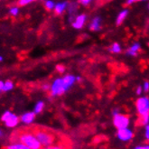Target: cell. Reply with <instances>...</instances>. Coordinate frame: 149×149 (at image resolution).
Returning a JSON list of instances; mask_svg holds the SVG:
<instances>
[{"mask_svg":"<svg viewBox=\"0 0 149 149\" xmlns=\"http://www.w3.org/2000/svg\"><path fill=\"white\" fill-rule=\"evenodd\" d=\"M10 140L13 143H21L31 149H42L43 146L30 128L16 130L12 134Z\"/></svg>","mask_w":149,"mask_h":149,"instance_id":"1","label":"cell"},{"mask_svg":"<svg viewBox=\"0 0 149 149\" xmlns=\"http://www.w3.org/2000/svg\"><path fill=\"white\" fill-rule=\"evenodd\" d=\"M4 85H5V83L3 81L0 82V90H1V91H3V90H4Z\"/></svg>","mask_w":149,"mask_h":149,"instance_id":"34","label":"cell"},{"mask_svg":"<svg viewBox=\"0 0 149 149\" xmlns=\"http://www.w3.org/2000/svg\"><path fill=\"white\" fill-rule=\"evenodd\" d=\"M3 149H31V148L21 143H12L11 145H8L3 147Z\"/></svg>","mask_w":149,"mask_h":149,"instance_id":"11","label":"cell"},{"mask_svg":"<svg viewBox=\"0 0 149 149\" xmlns=\"http://www.w3.org/2000/svg\"><path fill=\"white\" fill-rule=\"evenodd\" d=\"M42 149H69V147L65 145V143H62V144L52 146L45 147V148H42Z\"/></svg>","mask_w":149,"mask_h":149,"instance_id":"17","label":"cell"},{"mask_svg":"<svg viewBox=\"0 0 149 149\" xmlns=\"http://www.w3.org/2000/svg\"><path fill=\"white\" fill-rule=\"evenodd\" d=\"M68 88L66 87L63 79H57L54 81L52 87H51V95L52 96H57V95H62L63 94Z\"/></svg>","mask_w":149,"mask_h":149,"instance_id":"3","label":"cell"},{"mask_svg":"<svg viewBox=\"0 0 149 149\" xmlns=\"http://www.w3.org/2000/svg\"><path fill=\"white\" fill-rule=\"evenodd\" d=\"M127 55H130V56H136V52H133V51H131V50H128L127 52Z\"/></svg>","mask_w":149,"mask_h":149,"instance_id":"30","label":"cell"},{"mask_svg":"<svg viewBox=\"0 0 149 149\" xmlns=\"http://www.w3.org/2000/svg\"><path fill=\"white\" fill-rule=\"evenodd\" d=\"M67 7V3L66 2H63V3H58L55 5V7H54V11L56 14L60 15L62 14Z\"/></svg>","mask_w":149,"mask_h":149,"instance_id":"13","label":"cell"},{"mask_svg":"<svg viewBox=\"0 0 149 149\" xmlns=\"http://www.w3.org/2000/svg\"><path fill=\"white\" fill-rule=\"evenodd\" d=\"M30 129L34 134V136H36L38 141L41 143L43 148L63 143L60 139L62 136L59 137L57 135H55V132H54V131H51L49 129H45L42 127H31Z\"/></svg>","mask_w":149,"mask_h":149,"instance_id":"2","label":"cell"},{"mask_svg":"<svg viewBox=\"0 0 149 149\" xmlns=\"http://www.w3.org/2000/svg\"><path fill=\"white\" fill-rule=\"evenodd\" d=\"M12 115V113L11 112H9V111H6V112H5L4 113V115L2 116V120L4 121V122H6L8 118H10V116Z\"/></svg>","mask_w":149,"mask_h":149,"instance_id":"23","label":"cell"},{"mask_svg":"<svg viewBox=\"0 0 149 149\" xmlns=\"http://www.w3.org/2000/svg\"><path fill=\"white\" fill-rule=\"evenodd\" d=\"M45 7L47 10H52L55 7V4L52 1V0H46L45 2Z\"/></svg>","mask_w":149,"mask_h":149,"instance_id":"21","label":"cell"},{"mask_svg":"<svg viewBox=\"0 0 149 149\" xmlns=\"http://www.w3.org/2000/svg\"><path fill=\"white\" fill-rule=\"evenodd\" d=\"M91 1H92V0H80V3H81V5L87 6V5H89Z\"/></svg>","mask_w":149,"mask_h":149,"instance_id":"28","label":"cell"},{"mask_svg":"<svg viewBox=\"0 0 149 149\" xmlns=\"http://www.w3.org/2000/svg\"><path fill=\"white\" fill-rule=\"evenodd\" d=\"M146 137L149 140V126H146Z\"/></svg>","mask_w":149,"mask_h":149,"instance_id":"31","label":"cell"},{"mask_svg":"<svg viewBox=\"0 0 149 149\" xmlns=\"http://www.w3.org/2000/svg\"><path fill=\"white\" fill-rule=\"evenodd\" d=\"M56 70L59 72H64V67L63 65H57L56 66Z\"/></svg>","mask_w":149,"mask_h":149,"instance_id":"27","label":"cell"},{"mask_svg":"<svg viewBox=\"0 0 149 149\" xmlns=\"http://www.w3.org/2000/svg\"><path fill=\"white\" fill-rule=\"evenodd\" d=\"M33 1H36V0H19V2H18V5L23 6H25V5H28Z\"/></svg>","mask_w":149,"mask_h":149,"instance_id":"22","label":"cell"},{"mask_svg":"<svg viewBox=\"0 0 149 149\" xmlns=\"http://www.w3.org/2000/svg\"><path fill=\"white\" fill-rule=\"evenodd\" d=\"M85 21H86V15H80L75 18L74 22L72 23V26L76 29H81L84 25Z\"/></svg>","mask_w":149,"mask_h":149,"instance_id":"7","label":"cell"},{"mask_svg":"<svg viewBox=\"0 0 149 149\" xmlns=\"http://www.w3.org/2000/svg\"><path fill=\"white\" fill-rule=\"evenodd\" d=\"M13 87H14V84L12 81H7L5 82V85H4V90L3 91H10L13 89Z\"/></svg>","mask_w":149,"mask_h":149,"instance_id":"19","label":"cell"},{"mask_svg":"<svg viewBox=\"0 0 149 149\" xmlns=\"http://www.w3.org/2000/svg\"><path fill=\"white\" fill-rule=\"evenodd\" d=\"M18 120H19L18 118H17L15 115H14V114H12L10 118L6 121V126L8 127H14L17 125V123H18Z\"/></svg>","mask_w":149,"mask_h":149,"instance_id":"9","label":"cell"},{"mask_svg":"<svg viewBox=\"0 0 149 149\" xmlns=\"http://www.w3.org/2000/svg\"><path fill=\"white\" fill-rule=\"evenodd\" d=\"M136 109L139 113V115H145V114L149 113V100L146 97H142L137 100Z\"/></svg>","mask_w":149,"mask_h":149,"instance_id":"4","label":"cell"},{"mask_svg":"<svg viewBox=\"0 0 149 149\" xmlns=\"http://www.w3.org/2000/svg\"><path fill=\"white\" fill-rule=\"evenodd\" d=\"M68 8H69L70 15H74L75 12L78 9V5L76 3H72V4H70V6H68Z\"/></svg>","mask_w":149,"mask_h":149,"instance_id":"16","label":"cell"},{"mask_svg":"<svg viewBox=\"0 0 149 149\" xmlns=\"http://www.w3.org/2000/svg\"><path fill=\"white\" fill-rule=\"evenodd\" d=\"M133 133L132 131H130L128 128L125 127V128H120L118 131V136L119 139L123 140V141H128L131 138L133 137Z\"/></svg>","mask_w":149,"mask_h":149,"instance_id":"6","label":"cell"},{"mask_svg":"<svg viewBox=\"0 0 149 149\" xmlns=\"http://www.w3.org/2000/svg\"><path fill=\"white\" fill-rule=\"evenodd\" d=\"M36 112H29V113H25L24 115L22 116V121L24 123L26 124H30L33 122V120L34 119V117H36Z\"/></svg>","mask_w":149,"mask_h":149,"instance_id":"8","label":"cell"},{"mask_svg":"<svg viewBox=\"0 0 149 149\" xmlns=\"http://www.w3.org/2000/svg\"><path fill=\"white\" fill-rule=\"evenodd\" d=\"M100 23H101V19L100 17L97 16L92 20L91 25H90V29L92 31H98L100 28Z\"/></svg>","mask_w":149,"mask_h":149,"instance_id":"10","label":"cell"},{"mask_svg":"<svg viewBox=\"0 0 149 149\" xmlns=\"http://www.w3.org/2000/svg\"><path fill=\"white\" fill-rule=\"evenodd\" d=\"M135 149H149V146H137Z\"/></svg>","mask_w":149,"mask_h":149,"instance_id":"33","label":"cell"},{"mask_svg":"<svg viewBox=\"0 0 149 149\" xmlns=\"http://www.w3.org/2000/svg\"><path fill=\"white\" fill-rule=\"evenodd\" d=\"M142 89H143V88H142V86H139L138 88H137V89H136V94H141V92H142Z\"/></svg>","mask_w":149,"mask_h":149,"instance_id":"32","label":"cell"},{"mask_svg":"<svg viewBox=\"0 0 149 149\" xmlns=\"http://www.w3.org/2000/svg\"><path fill=\"white\" fill-rule=\"evenodd\" d=\"M43 107H45V103H43L42 101H39V102L36 104V108H34V112H36V114H37V113H40V112L42 110Z\"/></svg>","mask_w":149,"mask_h":149,"instance_id":"20","label":"cell"},{"mask_svg":"<svg viewBox=\"0 0 149 149\" xmlns=\"http://www.w3.org/2000/svg\"><path fill=\"white\" fill-rule=\"evenodd\" d=\"M18 7H13V8H11L10 9V11H9V13L12 15H16L17 14H18Z\"/></svg>","mask_w":149,"mask_h":149,"instance_id":"25","label":"cell"},{"mask_svg":"<svg viewBox=\"0 0 149 149\" xmlns=\"http://www.w3.org/2000/svg\"><path fill=\"white\" fill-rule=\"evenodd\" d=\"M113 123L118 129L120 128H125L129 124V118L128 117L125 115H121V114H118V115L114 116Z\"/></svg>","mask_w":149,"mask_h":149,"instance_id":"5","label":"cell"},{"mask_svg":"<svg viewBox=\"0 0 149 149\" xmlns=\"http://www.w3.org/2000/svg\"><path fill=\"white\" fill-rule=\"evenodd\" d=\"M149 122V113L145 114V115H140V118L138 119V125H147V123Z\"/></svg>","mask_w":149,"mask_h":149,"instance_id":"15","label":"cell"},{"mask_svg":"<svg viewBox=\"0 0 149 149\" xmlns=\"http://www.w3.org/2000/svg\"><path fill=\"white\" fill-rule=\"evenodd\" d=\"M42 89H43V90H48V89H49V86H48V85H45V86L42 87Z\"/></svg>","mask_w":149,"mask_h":149,"instance_id":"35","label":"cell"},{"mask_svg":"<svg viewBox=\"0 0 149 149\" xmlns=\"http://www.w3.org/2000/svg\"><path fill=\"white\" fill-rule=\"evenodd\" d=\"M63 81H64V83H65V85H66V87L69 88L71 87L73 83H74V81L77 80V79L74 77V76H72V75H66V76H64L63 78Z\"/></svg>","mask_w":149,"mask_h":149,"instance_id":"12","label":"cell"},{"mask_svg":"<svg viewBox=\"0 0 149 149\" xmlns=\"http://www.w3.org/2000/svg\"><path fill=\"white\" fill-rule=\"evenodd\" d=\"M127 14H128V10H127V9L122 10V11L118 14V18H117V24H118V25H119V24H122V22H123V21L125 20V18L127 17Z\"/></svg>","mask_w":149,"mask_h":149,"instance_id":"14","label":"cell"},{"mask_svg":"<svg viewBox=\"0 0 149 149\" xmlns=\"http://www.w3.org/2000/svg\"><path fill=\"white\" fill-rule=\"evenodd\" d=\"M139 1H146V0H127V4L131 5V4L136 3V2H139Z\"/></svg>","mask_w":149,"mask_h":149,"instance_id":"29","label":"cell"},{"mask_svg":"<svg viewBox=\"0 0 149 149\" xmlns=\"http://www.w3.org/2000/svg\"><path fill=\"white\" fill-rule=\"evenodd\" d=\"M109 51L110 52H114V54H118V52H121V47H120V45H118V43H114V45L111 46V48L109 49Z\"/></svg>","mask_w":149,"mask_h":149,"instance_id":"18","label":"cell"},{"mask_svg":"<svg viewBox=\"0 0 149 149\" xmlns=\"http://www.w3.org/2000/svg\"><path fill=\"white\" fill-rule=\"evenodd\" d=\"M143 90H144V91H146V92H147V91H149V82H148V81H146V82L144 83Z\"/></svg>","mask_w":149,"mask_h":149,"instance_id":"26","label":"cell"},{"mask_svg":"<svg viewBox=\"0 0 149 149\" xmlns=\"http://www.w3.org/2000/svg\"><path fill=\"white\" fill-rule=\"evenodd\" d=\"M139 49H140V45H139V43H137V42L134 43V45L129 48V50L133 51V52H136Z\"/></svg>","mask_w":149,"mask_h":149,"instance_id":"24","label":"cell"}]
</instances>
